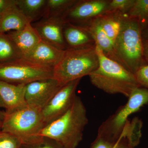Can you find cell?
I'll return each instance as SVG.
<instances>
[{"instance_id":"cell-16","label":"cell","mask_w":148,"mask_h":148,"mask_svg":"<svg viewBox=\"0 0 148 148\" xmlns=\"http://www.w3.org/2000/svg\"><path fill=\"white\" fill-rule=\"evenodd\" d=\"M82 27H86L89 31L95 41V45L101 49L107 57L122 65L117 55L113 43L101 27L98 17Z\"/></svg>"},{"instance_id":"cell-24","label":"cell","mask_w":148,"mask_h":148,"mask_svg":"<svg viewBox=\"0 0 148 148\" xmlns=\"http://www.w3.org/2000/svg\"><path fill=\"white\" fill-rule=\"evenodd\" d=\"M22 143L8 132L0 131V148H21Z\"/></svg>"},{"instance_id":"cell-29","label":"cell","mask_w":148,"mask_h":148,"mask_svg":"<svg viewBox=\"0 0 148 148\" xmlns=\"http://www.w3.org/2000/svg\"><path fill=\"white\" fill-rule=\"evenodd\" d=\"M143 55L145 61L148 64V40H143Z\"/></svg>"},{"instance_id":"cell-4","label":"cell","mask_w":148,"mask_h":148,"mask_svg":"<svg viewBox=\"0 0 148 148\" xmlns=\"http://www.w3.org/2000/svg\"><path fill=\"white\" fill-rule=\"evenodd\" d=\"M115 50L122 64L135 74L148 65L143 55L142 30L138 19L123 14L119 34L114 42Z\"/></svg>"},{"instance_id":"cell-10","label":"cell","mask_w":148,"mask_h":148,"mask_svg":"<svg viewBox=\"0 0 148 148\" xmlns=\"http://www.w3.org/2000/svg\"><path fill=\"white\" fill-rule=\"evenodd\" d=\"M62 86L53 77L28 84L25 91L27 105L42 110Z\"/></svg>"},{"instance_id":"cell-34","label":"cell","mask_w":148,"mask_h":148,"mask_svg":"<svg viewBox=\"0 0 148 148\" xmlns=\"http://www.w3.org/2000/svg\"><path fill=\"white\" fill-rule=\"evenodd\" d=\"M0 17H1V16H0Z\"/></svg>"},{"instance_id":"cell-32","label":"cell","mask_w":148,"mask_h":148,"mask_svg":"<svg viewBox=\"0 0 148 148\" xmlns=\"http://www.w3.org/2000/svg\"><path fill=\"white\" fill-rule=\"evenodd\" d=\"M0 107H1V108H5L4 104L3 103L1 97H0Z\"/></svg>"},{"instance_id":"cell-33","label":"cell","mask_w":148,"mask_h":148,"mask_svg":"<svg viewBox=\"0 0 148 148\" xmlns=\"http://www.w3.org/2000/svg\"><path fill=\"white\" fill-rule=\"evenodd\" d=\"M2 125V121L0 120V131H1Z\"/></svg>"},{"instance_id":"cell-17","label":"cell","mask_w":148,"mask_h":148,"mask_svg":"<svg viewBox=\"0 0 148 148\" xmlns=\"http://www.w3.org/2000/svg\"><path fill=\"white\" fill-rule=\"evenodd\" d=\"M29 23L30 22L17 6H13L1 15L0 33L20 31Z\"/></svg>"},{"instance_id":"cell-13","label":"cell","mask_w":148,"mask_h":148,"mask_svg":"<svg viewBox=\"0 0 148 148\" xmlns=\"http://www.w3.org/2000/svg\"><path fill=\"white\" fill-rule=\"evenodd\" d=\"M26 85L14 84L0 80V97L9 113L28 106L25 99Z\"/></svg>"},{"instance_id":"cell-27","label":"cell","mask_w":148,"mask_h":148,"mask_svg":"<svg viewBox=\"0 0 148 148\" xmlns=\"http://www.w3.org/2000/svg\"><path fill=\"white\" fill-rule=\"evenodd\" d=\"M115 142L97 136L90 148H113Z\"/></svg>"},{"instance_id":"cell-22","label":"cell","mask_w":148,"mask_h":148,"mask_svg":"<svg viewBox=\"0 0 148 148\" xmlns=\"http://www.w3.org/2000/svg\"><path fill=\"white\" fill-rule=\"evenodd\" d=\"M126 14L138 19L142 32L148 26V0H135Z\"/></svg>"},{"instance_id":"cell-23","label":"cell","mask_w":148,"mask_h":148,"mask_svg":"<svg viewBox=\"0 0 148 148\" xmlns=\"http://www.w3.org/2000/svg\"><path fill=\"white\" fill-rule=\"evenodd\" d=\"M135 0H111L109 5V12H120L127 14L132 7Z\"/></svg>"},{"instance_id":"cell-28","label":"cell","mask_w":148,"mask_h":148,"mask_svg":"<svg viewBox=\"0 0 148 148\" xmlns=\"http://www.w3.org/2000/svg\"><path fill=\"white\" fill-rule=\"evenodd\" d=\"M16 5V0H0V16L5 11Z\"/></svg>"},{"instance_id":"cell-11","label":"cell","mask_w":148,"mask_h":148,"mask_svg":"<svg viewBox=\"0 0 148 148\" xmlns=\"http://www.w3.org/2000/svg\"><path fill=\"white\" fill-rule=\"evenodd\" d=\"M64 22L61 18H42L32 24L42 40L58 49H67L63 35Z\"/></svg>"},{"instance_id":"cell-31","label":"cell","mask_w":148,"mask_h":148,"mask_svg":"<svg viewBox=\"0 0 148 148\" xmlns=\"http://www.w3.org/2000/svg\"><path fill=\"white\" fill-rule=\"evenodd\" d=\"M5 112H2L0 110V120L3 121L4 118L5 116Z\"/></svg>"},{"instance_id":"cell-19","label":"cell","mask_w":148,"mask_h":148,"mask_svg":"<svg viewBox=\"0 0 148 148\" xmlns=\"http://www.w3.org/2000/svg\"><path fill=\"white\" fill-rule=\"evenodd\" d=\"M123 14L117 12H108L98 17L101 27L113 44L119 34Z\"/></svg>"},{"instance_id":"cell-20","label":"cell","mask_w":148,"mask_h":148,"mask_svg":"<svg viewBox=\"0 0 148 148\" xmlns=\"http://www.w3.org/2000/svg\"><path fill=\"white\" fill-rule=\"evenodd\" d=\"M77 0H47L42 18H61Z\"/></svg>"},{"instance_id":"cell-15","label":"cell","mask_w":148,"mask_h":148,"mask_svg":"<svg viewBox=\"0 0 148 148\" xmlns=\"http://www.w3.org/2000/svg\"><path fill=\"white\" fill-rule=\"evenodd\" d=\"M65 51L41 40L25 58L36 64L53 68L61 61Z\"/></svg>"},{"instance_id":"cell-9","label":"cell","mask_w":148,"mask_h":148,"mask_svg":"<svg viewBox=\"0 0 148 148\" xmlns=\"http://www.w3.org/2000/svg\"><path fill=\"white\" fill-rule=\"evenodd\" d=\"M81 79L72 81L63 86L42 110L45 125L63 115L71 108L76 97V91Z\"/></svg>"},{"instance_id":"cell-30","label":"cell","mask_w":148,"mask_h":148,"mask_svg":"<svg viewBox=\"0 0 148 148\" xmlns=\"http://www.w3.org/2000/svg\"><path fill=\"white\" fill-rule=\"evenodd\" d=\"M142 38L143 40H148V26L142 32Z\"/></svg>"},{"instance_id":"cell-14","label":"cell","mask_w":148,"mask_h":148,"mask_svg":"<svg viewBox=\"0 0 148 148\" xmlns=\"http://www.w3.org/2000/svg\"><path fill=\"white\" fill-rule=\"evenodd\" d=\"M63 32L67 49H80L95 45L93 37L86 27L64 23Z\"/></svg>"},{"instance_id":"cell-12","label":"cell","mask_w":148,"mask_h":148,"mask_svg":"<svg viewBox=\"0 0 148 148\" xmlns=\"http://www.w3.org/2000/svg\"><path fill=\"white\" fill-rule=\"evenodd\" d=\"M7 34L22 58H26L42 40L36 30L30 23L20 31H12Z\"/></svg>"},{"instance_id":"cell-8","label":"cell","mask_w":148,"mask_h":148,"mask_svg":"<svg viewBox=\"0 0 148 148\" xmlns=\"http://www.w3.org/2000/svg\"><path fill=\"white\" fill-rule=\"evenodd\" d=\"M109 2L108 0H77L64 14L61 19L64 23L84 26L109 12Z\"/></svg>"},{"instance_id":"cell-6","label":"cell","mask_w":148,"mask_h":148,"mask_svg":"<svg viewBox=\"0 0 148 148\" xmlns=\"http://www.w3.org/2000/svg\"><path fill=\"white\" fill-rule=\"evenodd\" d=\"M42 110L27 106L9 113L5 112L1 131L18 138L22 145H30L42 138L40 133L45 126Z\"/></svg>"},{"instance_id":"cell-18","label":"cell","mask_w":148,"mask_h":148,"mask_svg":"<svg viewBox=\"0 0 148 148\" xmlns=\"http://www.w3.org/2000/svg\"><path fill=\"white\" fill-rule=\"evenodd\" d=\"M46 3L47 0H16V5L33 24L42 18Z\"/></svg>"},{"instance_id":"cell-1","label":"cell","mask_w":148,"mask_h":148,"mask_svg":"<svg viewBox=\"0 0 148 148\" xmlns=\"http://www.w3.org/2000/svg\"><path fill=\"white\" fill-rule=\"evenodd\" d=\"M95 46L99 65L89 75L91 84L109 94H121L128 98L133 90L140 87L135 74L107 57Z\"/></svg>"},{"instance_id":"cell-26","label":"cell","mask_w":148,"mask_h":148,"mask_svg":"<svg viewBox=\"0 0 148 148\" xmlns=\"http://www.w3.org/2000/svg\"><path fill=\"white\" fill-rule=\"evenodd\" d=\"M135 75L140 87L148 88V65L142 67Z\"/></svg>"},{"instance_id":"cell-25","label":"cell","mask_w":148,"mask_h":148,"mask_svg":"<svg viewBox=\"0 0 148 148\" xmlns=\"http://www.w3.org/2000/svg\"><path fill=\"white\" fill-rule=\"evenodd\" d=\"M21 148H66L56 140L42 137L38 142L30 145H22Z\"/></svg>"},{"instance_id":"cell-7","label":"cell","mask_w":148,"mask_h":148,"mask_svg":"<svg viewBox=\"0 0 148 148\" xmlns=\"http://www.w3.org/2000/svg\"><path fill=\"white\" fill-rule=\"evenodd\" d=\"M53 67L42 66L21 58L0 62V80L14 84L53 77Z\"/></svg>"},{"instance_id":"cell-21","label":"cell","mask_w":148,"mask_h":148,"mask_svg":"<svg viewBox=\"0 0 148 148\" xmlns=\"http://www.w3.org/2000/svg\"><path fill=\"white\" fill-rule=\"evenodd\" d=\"M21 58L16 47L7 34L0 33V62Z\"/></svg>"},{"instance_id":"cell-2","label":"cell","mask_w":148,"mask_h":148,"mask_svg":"<svg viewBox=\"0 0 148 148\" xmlns=\"http://www.w3.org/2000/svg\"><path fill=\"white\" fill-rule=\"evenodd\" d=\"M88 122L87 111L81 99L76 96L64 114L45 126L40 136L51 138L66 148H76L82 140Z\"/></svg>"},{"instance_id":"cell-5","label":"cell","mask_w":148,"mask_h":148,"mask_svg":"<svg viewBox=\"0 0 148 148\" xmlns=\"http://www.w3.org/2000/svg\"><path fill=\"white\" fill-rule=\"evenodd\" d=\"M96 46L80 49H67L60 62L53 68V78L62 86L88 75L98 69Z\"/></svg>"},{"instance_id":"cell-3","label":"cell","mask_w":148,"mask_h":148,"mask_svg":"<svg viewBox=\"0 0 148 148\" xmlns=\"http://www.w3.org/2000/svg\"><path fill=\"white\" fill-rule=\"evenodd\" d=\"M127 103L120 107L100 125L98 137L110 141L130 140L134 132V124L129 116L148 103V88L139 87L133 90Z\"/></svg>"}]
</instances>
